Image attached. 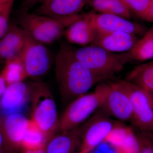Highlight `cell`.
Here are the masks:
<instances>
[{
  "instance_id": "1",
  "label": "cell",
  "mask_w": 153,
  "mask_h": 153,
  "mask_svg": "<svg viewBox=\"0 0 153 153\" xmlns=\"http://www.w3.org/2000/svg\"><path fill=\"white\" fill-rule=\"evenodd\" d=\"M55 74L62 100L73 101L105 80L80 62L69 44L62 42L55 57Z\"/></svg>"
},
{
  "instance_id": "2",
  "label": "cell",
  "mask_w": 153,
  "mask_h": 153,
  "mask_svg": "<svg viewBox=\"0 0 153 153\" xmlns=\"http://www.w3.org/2000/svg\"><path fill=\"white\" fill-rule=\"evenodd\" d=\"M79 15L53 16L20 13L18 22L20 27L36 40L44 44H51L64 36L66 29Z\"/></svg>"
},
{
  "instance_id": "3",
  "label": "cell",
  "mask_w": 153,
  "mask_h": 153,
  "mask_svg": "<svg viewBox=\"0 0 153 153\" xmlns=\"http://www.w3.org/2000/svg\"><path fill=\"white\" fill-rule=\"evenodd\" d=\"M74 51L82 64L105 80L123 71L126 64L131 61L129 51L116 54L94 45L74 49Z\"/></svg>"
},
{
  "instance_id": "4",
  "label": "cell",
  "mask_w": 153,
  "mask_h": 153,
  "mask_svg": "<svg viewBox=\"0 0 153 153\" xmlns=\"http://www.w3.org/2000/svg\"><path fill=\"white\" fill-rule=\"evenodd\" d=\"M30 84V91L33 95L31 120L43 131L49 140L57 129H59L57 105L46 84Z\"/></svg>"
},
{
  "instance_id": "5",
  "label": "cell",
  "mask_w": 153,
  "mask_h": 153,
  "mask_svg": "<svg viewBox=\"0 0 153 153\" xmlns=\"http://www.w3.org/2000/svg\"><path fill=\"white\" fill-rule=\"evenodd\" d=\"M102 81L92 93L84 94L71 101L59 120V129L61 132L70 131L78 127L99 109L106 91V82Z\"/></svg>"
},
{
  "instance_id": "6",
  "label": "cell",
  "mask_w": 153,
  "mask_h": 153,
  "mask_svg": "<svg viewBox=\"0 0 153 153\" xmlns=\"http://www.w3.org/2000/svg\"><path fill=\"white\" fill-rule=\"evenodd\" d=\"M116 81L131 101L133 115L131 122L140 131L153 133V106L148 91L126 80Z\"/></svg>"
},
{
  "instance_id": "7",
  "label": "cell",
  "mask_w": 153,
  "mask_h": 153,
  "mask_svg": "<svg viewBox=\"0 0 153 153\" xmlns=\"http://www.w3.org/2000/svg\"><path fill=\"white\" fill-rule=\"evenodd\" d=\"M19 57L27 77H38L45 75L52 64V55L48 48L27 32L24 48Z\"/></svg>"
},
{
  "instance_id": "8",
  "label": "cell",
  "mask_w": 153,
  "mask_h": 153,
  "mask_svg": "<svg viewBox=\"0 0 153 153\" xmlns=\"http://www.w3.org/2000/svg\"><path fill=\"white\" fill-rule=\"evenodd\" d=\"M100 112L123 121L131 122L132 105L126 93L116 81L106 82V91L100 107Z\"/></svg>"
},
{
  "instance_id": "9",
  "label": "cell",
  "mask_w": 153,
  "mask_h": 153,
  "mask_svg": "<svg viewBox=\"0 0 153 153\" xmlns=\"http://www.w3.org/2000/svg\"><path fill=\"white\" fill-rule=\"evenodd\" d=\"M120 125L102 113L96 115L82 130L79 151L90 153Z\"/></svg>"
},
{
  "instance_id": "10",
  "label": "cell",
  "mask_w": 153,
  "mask_h": 153,
  "mask_svg": "<svg viewBox=\"0 0 153 153\" xmlns=\"http://www.w3.org/2000/svg\"><path fill=\"white\" fill-rule=\"evenodd\" d=\"M30 92V84L23 81L7 86L0 99V112L5 117L22 114L27 107V97Z\"/></svg>"
},
{
  "instance_id": "11",
  "label": "cell",
  "mask_w": 153,
  "mask_h": 153,
  "mask_svg": "<svg viewBox=\"0 0 153 153\" xmlns=\"http://www.w3.org/2000/svg\"><path fill=\"white\" fill-rule=\"evenodd\" d=\"M30 120L23 114H16L5 117L0 123L4 139L5 149L9 153H15L21 147Z\"/></svg>"
},
{
  "instance_id": "12",
  "label": "cell",
  "mask_w": 153,
  "mask_h": 153,
  "mask_svg": "<svg viewBox=\"0 0 153 153\" xmlns=\"http://www.w3.org/2000/svg\"><path fill=\"white\" fill-rule=\"evenodd\" d=\"M94 10L80 14L79 18L66 29L64 36L71 44L87 45L93 42L96 33Z\"/></svg>"
},
{
  "instance_id": "13",
  "label": "cell",
  "mask_w": 153,
  "mask_h": 153,
  "mask_svg": "<svg viewBox=\"0 0 153 153\" xmlns=\"http://www.w3.org/2000/svg\"><path fill=\"white\" fill-rule=\"evenodd\" d=\"M95 26L98 32H124L138 36H143L148 31L147 28L143 25L121 17L108 14L96 13Z\"/></svg>"
},
{
  "instance_id": "14",
  "label": "cell",
  "mask_w": 153,
  "mask_h": 153,
  "mask_svg": "<svg viewBox=\"0 0 153 153\" xmlns=\"http://www.w3.org/2000/svg\"><path fill=\"white\" fill-rule=\"evenodd\" d=\"M139 40L138 36L130 33L96 31L91 45L111 52H125L130 51Z\"/></svg>"
},
{
  "instance_id": "15",
  "label": "cell",
  "mask_w": 153,
  "mask_h": 153,
  "mask_svg": "<svg viewBox=\"0 0 153 153\" xmlns=\"http://www.w3.org/2000/svg\"><path fill=\"white\" fill-rule=\"evenodd\" d=\"M26 32L19 25H9L0 41V59L7 60L19 57L25 45Z\"/></svg>"
},
{
  "instance_id": "16",
  "label": "cell",
  "mask_w": 153,
  "mask_h": 153,
  "mask_svg": "<svg viewBox=\"0 0 153 153\" xmlns=\"http://www.w3.org/2000/svg\"><path fill=\"white\" fill-rule=\"evenodd\" d=\"M89 0H47L37 8L34 13L64 16L78 14Z\"/></svg>"
},
{
  "instance_id": "17",
  "label": "cell",
  "mask_w": 153,
  "mask_h": 153,
  "mask_svg": "<svg viewBox=\"0 0 153 153\" xmlns=\"http://www.w3.org/2000/svg\"><path fill=\"white\" fill-rule=\"evenodd\" d=\"M83 128H76L52 137L46 146V153H74L80 146Z\"/></svg>"
},
{
  "instance_id": "18",
  "label": "cell",
  "mask_w": 153,
  "mask_h": 153,
  "mask_svg": "<svg viewBox=\"0 0 153 153\" xmlns=\"http://www.w3.org/2000/svg\"><path fill=\"white\" fill-rule=\"evenodd\" d=\"M125 80L153 92V60L134 67Z\"/></svg>"
},
{
  "instance_id": "19",
  "label": "cell",
  "mask_w": 153,
  "mask_h": 153,
  "mask_svg": "<svg viewBox=\"0 0 153 153\" xmlns=\"http://www.w3.org/2000/svg\"><path fill=\"white\" fill-rule=\"evenodd\" d=\"M88 5L100 13L111 14L131 19L132 13L120 0H89Z\"/></svg>"
},
{
  "instance_id": "20",
  "label": "cell",
  "mask_w": 153,
  "mask_h": 153,
  "mask_svg": "<svg viewBox=\"0 0 153 153\" xmlns=\"http://www.w3.org/2000/svg\"><path fill=\"white\" fill-rule=\"evenodd\" d=\"M131 61H144L153 59V31L150 30L129 51Z\"/></svg>"
},
{
  "instance_id": "21",
  "label": "cell",
  "mask_w": 153,
  "mask_h": 153,
  "mask_svg": "<svg viewBox=\"0 0 153 153\" xmlns=\"http://www.w3.org/2000/svg\"><path fill=\"white\" fill-rule=\"evenodd\" d=\"M48 141L43 131L30 120L22 140L21 147L24 150L38 149L46 146Z\"/></svg>"
},
{
  "instance_id": "22",
  "label": "cell",
  "mask_w": 153,
  "mask_h": 153,
  "mask_svg": "<svg viewBox=\"0 0 153 153\" xmlns=\"http://www.w3.org/2000/svg\"><path fill=\"white\" fill-rule=\"evenodd\" d=\"M0 74L5 80L7 85L23 81L27 77L19 57H14L6 61L5 65Z\"/></svg>"
},
{
  "instance_id": "23",
  "label": "cell",
  "mask_w": 153,
  "mask_h": 153,
  "mask_svg": "<svg viewBox=\"0 0 153 153\" xmlns=\"http://www.w3.org/2000/svg\"><path fill=\"white\" fill-rule=\"evenodd\" d=\"M136 16L142 19L149 5L151 0H120Z\"/></svg>"
},
{
  "instance_id": "24",
  "label": "cell",
  "mask_w": 153,
  "mask_h": 153,
  "mask_svg": "<svg viewBox=\"0 0 153 153\" xmlns=\"http://www.w3.org/2000/svg\"><path fill=\"white\" fill-rule=\"evenodd\" d=\"M14 0L0 4V41L5 34L9 27V20Z\"/></svg>"
},
{
  "instance_id": "25",
  "label": "cell",
  "mask_w": 153,
  "mask_h": 153,
  "mask_svg": "<svg viewBox=\"0 0 153 153\" xmlns=\"http://www.w3.org/2000/svg\"><path fill=\"white\" fill-rule=\"evenodd\" d=\"M136 135L140 145L139 153H153V143L146 133L140 131Z\"/></svg>"
},
{
  "instance_id": "26",
  "label": "cell",
  "mask_w": 153,
  "mask_h": 153,
  "mask_svg": "<svg viewBox=\"0 0 153 153\" xmlns=\"http://www.w3.org/2000/svg\"><path fill=\"white\" fill-rule=\"evenodd\" d=\"M36 5V0H23L20 8V13H29L30 10Z\"/></svg>"
},
{
  "instance_id": "27",
  "label": "cell",
  "mask_w": 153,
  "mask_h": 153,
  "mask_svg": "<svg viewBox=\"0 0 153 153\" xmlns=\"http://www.w3.org/2000/svg\"><path fill=\"white\" fill-rule=\"evenodd\" d=\"M143 20L153 23V0H151Z\"/></svg>"
},
{
  "instance_id": "28",
  "label": "cell",
  "mask_w": 153,
  "mask_h": 153,
  "mask_svg": "<svg viewBox=\"0 0 153 153\" xmlns=\"http://www.w3.org/2000/svg\"><path fill=\"white\" fill-rule=\"evenodd\" d=\"M7 84L2 75L0 74V99L2 96L7 88Z\"/></svg>"
},
{
  "instance_id": "29",
  "label": "cell",
  "mask_w": 153,
  "mask_h": 153,
  "mask_svg": "<svg viewBox=\"0 0 153 153\" xmlns=\"http://www.w3.org/2000/svg\"><path fill=\"white\" fill-rule=\"evenodd\" d=\"M46 146L38 149L24 150L23 153H46Z\"/></svg>"
},
{
  "instance_id": "30",
  "label": "cell",
  "mask_w": 153,
  "mask_h": 153,
  "mask_svg": "<svg viewBox=\"0 0 153 153\" xmlns=\"http://www.w3.org/2000/svg\"><path fill=\"white\" fill-rule=\"evenodd\" d=\"M148 137L150 139L153 144V133H152L145 132Z\"/></svg>"
},
{
  "instance_id": "31",
  "label": "cell",
  "mask_w": 153,
  "mask_h": 153,
  "mask_svg": "<svg viewBox=\"0 0 153 153\" xmlns=\"http://www.w3.org/2000/svg\"><path fill=\"white\" fill-rule=\"evenodd\" d=\"M149 93V96L150 98L151 102H152V104L153 106V92H149L148 91Z\"/></svg>"
},
{
  "instance_id": "32",
  "label": "cell",
  "mask_w": 153,
  "mask_h": 153,
  "mask_svg": "<svg viewBox=\"0 0 153 153\" xmlns=\"http://www.w3.org/2000/svg\"><path fill=\"white\" fill-rule=\"evenodd\" d=\"M47 0H36V5L38 4H42L43 3L45 2Z\"/></svg>"
},
{
  "instance_id": "33",
  "label": "cell",
  "mask_w": 153,
  "mask_h": 153,
  "mask_svg": "<svg viewBox=\"0 0 153 153\" xmlns=\"http://www.w3.org/2000/svg\"><path fill=\"white\" fill-rule=\"evenodd\" d=\"M10 0H0V4L7 2Z\"/></svg>"
},
{
  "instance_id": "34",
  "label": "cell",
  "mask_w": 153,
  "mask_h": 153,
  "mask_svg": "<svg viewBox=\"0 0 153 153\" xmlns=\"http://www.w3.org/2000/svg\"><path fill=\"white\" fill-rule=\"evenodd\" d=\"M0 153H9L4 149H0Z\"/></svg>"
},
{
  "instance_id": "35",
  "label": "cell",
  "mask_w": 153,
  "mask_h": 153,
  "mask_svg": "<svg viewBox=\"0 0 153 153\" xmlns=\"http://www.w3.org/2000/svg\"><path fill=\"white\" fill-rule=\"evenodd\" d=\"M88 153L87 152H85V151H79V152H77V153Z\"/></svg>"
},
{
  "instance_id": "36",
  "label": "cell",
  "mask_w": 153,
  "mask_h": 153,
  "mask_svg": "<svg viewBox=\"0 0 153 153\" xmlns=\"http://www.w3.org/2000/svg\"><path fill=\"white\" fill-rule=\"evenodd\" d=\"M151 30H152L153 31V27L152 28H151Z\"/></svg>"
}]
</instances>
